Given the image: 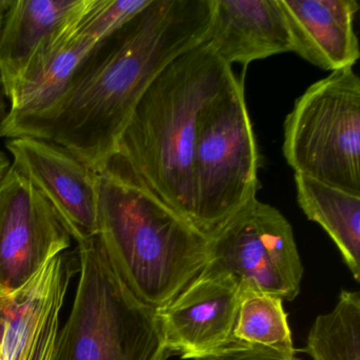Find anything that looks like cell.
<instances>
[{
  "label": "cell",
  "instance_id": "1",
  "mask_svg": "<svg viewBox=\"0 0 360 360\" xmlns=\"http://www.w3.org/2000/svg\"><path fill=\"white\" fill-rule=\"evenodd\" d=\"M212 18V0H151L92 52L53 104L7 115L0 139L56 143L101 174L147 88L174 58L206 41Z\"/></svg>",
  "mask_w": 360,
  "mask_h": 360
},
{
  "label": "cell",
  "instance_id": "2",
  "mask_svg": "<svg viewBox=\"0 0 360 360\" xmlns=\"http://www.w3.org/2000/svg\"><path fill=\"white\" fill-rule=\"evenodd\" d=\"M235 77L207 41L187 50L147 88L117 145L113 160L191 223L195 142L208 109Z\"/></svg>",
  "mask_w": 360,
  "mask_h": 360
},
{
  "label": "cell",
  "instance_id": "3",
  "mask_svg": "<svg viewBox=\"0 0 360 360\" xmlns=\"http://www.w3.org/2000/svg\"><path fill=\"white\" fill-rule=\"evenodd\" d=\"M98 237L122 281L155 311L210 261L207 236L115 160L98 174Z\"/></svg>",
  "mask_w": 360,
  "mask_h": 360
},
{
  "label": "cell",
  "instance_id": "4",
  "mask_svg": "<svg viewBox=\"0 0 360 360\" xmlns=\"http://www.w3.org/2000/svg\"><path fill=\"white\" fill-rule=\"evenodd\" d=\"M79 281L54 360H168L157 311L113 269L98 235L79 242Z\"/></svg>",
  "mask_w": 360,
  "mask_h": 360
},
{
  "label": "cell",
  "instance_id": "5",
  "mask_svg": "<svg viewBox=\"0 0 360 360\" xmlns=\"http://www.w3.org/2000/svg\"><path fill=\"white\" fill-rule=\"evenodd\" d=\"M260 153L246 107L243 83L233 77L208 109L191 176V223L212 236L258 191Z\"/></svg>",
  "mask_w": 360,
  "mask_h": 360
},
{
  "label": "cell",
  "instance_id": "6",
  "mask_svg": "<svg viewBox=\"0 0 360 360\" xmlns=\"http://www.w3.org/2000/svg\"><path fill=\"white\" fill-rule=\"evenodd\" d=\"M283 155L295 174L360 195V79L352 67L297 98L284 122Z\"/></svg>",
  "mask_w": 360,
  "mask_h": 360
},
{
  "label": "cell",
  "instance_id": "7",
  "mask_svg": "<svg viewBox=\"0 0 360 360\" xmlns=\"http://www.w3.org/2000/svg\"><path fill=\"white\" fill-rule=\"evenodd\" d=\"M210 261L235 276L241 285L294 301L300 294L302 261L285 217L254 199L208 237Z\"/></svg>",
  "mask_w": 360,
  "mask_h": 360
},
{
  "label": "cell",
  "instance_id": "8",
  "mask_svg": "<svg viewBox=\"0 0 360 360\" xmlns=\"http://www.w3.org/2000/svg\"><path fill=\"white\" fill-rule=\"evenodd\" d=\"M71 239L51 204L11 164L0 182V295L24 286Z\"/></svg>",
  "mask_w": 360,
  "mask_h": 360
},
{
  "label": "cell",
  "instance_id": "9",
  "mask_svg": "<svg viewBox=\"0 0 360 360\" xmlns=\"http://www.w3.org/2000/svg\"><path fill=\"white\" fill-rule=\"evenodd\" d=\"M240 299L239 279L208 261L180 294L155 311L166 349L193 360L233 342Z\"/></svg>",
  "mask_w": 360,
  "mask_h": 360
},
{
  "label": "cell",
  "instance_id": "10",
  "mask_svg": "<svg viewBox=\"0 0 360 360\" xmlns=\"http://www.w3.org/2000/svg\"><path fill=\"white\" fill-rule=\"evenodd\" d=\"M15 167L48 200L77 243L98 235V174L68 149L41 139H8Z\"/></svg>",
  "mask_w": 360,
  "mask_h": 360
},
{
  "label": "cell",
  "instance_id": "11",
  "mask_svg": "<svg viewBox=\"0 0 360 360\" xmlns=\"http://www.w3.org/2000/svg\"><path fill=\"white\" fill-rule=\"evenodd\" d=\"M73 266L62 252L24 286L0 295V360H54Z\"/></svg>",
  "mask_w": 360,
  "mask_h": 360
},
{
  "label": "cell",
  "instance_id": "12",
  "mask_svg": "<svg viewBox=\"0 0 360 360\" xmlns=\"http://www.w3.org/2000/svg\"><path fill=\"white\" fill-rule=\"evenodd\" d=\"M94 0H13L0 31V85L9 96L31 65L79 28Z\"/></svg>",
  "mask_w": 360,
  "mask_h": 360
},
{
  "label": "cell",
  "instance_id": "13",
  "mask_svg": "<svg viewBox=\"0 0 360 360\" xmlns=\"http://www.w3.org/2000/svg\"><path fill=\"white\" fill-rule=\"evenodd\" d=\"M206 41L231 67L292 52L279 0H212Z\"/></svg>",
  "mask_w": 360,
  "mask_h": 360
},
{
  "label": "cell",
  "instance_id": "14",
  "mask_svg": "<svg viewBox=\"0 0 360 360\" xmlns=\"http://www.w3.org/2000/svg\"><path fill=\"white\" fill-rule=\"evenodd\" d=\"M292 52L323 70L353 68L359 58L356 0H279Z\"/></svg>",
  "mask_w": 360,
  "mask_h": 360
},
{
  "label": "cell",
  "instance_id": "15",
  "mask_svg": "<svg viewBox=\"0 0 360 360\" xmlns=\"http://www.w3.org/2000/svg\"><path fill=\"white\" fill-rule=\"evenodd\" d=\"M102 43L82 34L77 28L44 52L8 96V115H29L53 104L70 87L85 60Z\"/></svg>",
  "mask_w": 360,
  "mask_h": 360
},
{
  "label": "cell",
  "instance_id": "16",
  "mask_svg": "<svg viewBox=\"0 0 360 360\" xmlns=\"http://www.w3.org/2000/svg\"><path fill=\"white\" fill-rule=\"evenodd\" d=\"M297 200L309 221L326 231L357 283L360 282V195L295 174Z\"/></svg>",
  "mask_w": 360,
  "mask_h": 360
},
{
  "label": "cell",
  "instance_id": "17",
  "mask_svg": "<svg viewBox=\"0 0 360 360\" xmlns=\"http://www.w3.org/2000/svg\"><path fill=\"white\" fill-rule=\"evenodd\" d=\"M283 299L250 285H241L233 337L241 342L269 347L292 357L295 349Z\"/></svg>",
  "mask_w": 360,
  "mask_h": 360
},
{
  "label": "cell",
  "instance_id": "18",
  "mask_svg": "<svg viewBox=\"0 0 360 360\" xmlns=\"http://www.w3.org/2000/svg\"><path fill=\"white\" fill-rule=\"evenodd\" d=\"M313 360H360V294L341 290L332 311L311 324L302 349Z\"/></svg>",
  "mask_w": 360,
  "mask_h": 360
},
{
  "label": "cell",
  "instance_id": "19",
  "mask_svg": "<svg viewBox=\"0 0 360 360\" xmlns=\"http://www.w3.org/2000/svg\"><path fill=\"white\" fill-rule=\"evenodd\" d=\"M151 0H94L79 26V32L96 39L106 41L121 30Z\"/></svg>",
  "mask_w": 360,
  "mask_h": 360
},
{
  "label": "cell",
  "instance_id": "20",
  "mask_svg": "<svg viewBox=\"0 0 360 360\" xmlns=\"http://www.w3.org/2000/svg\"><path fill=\"white\" fill-rule=\"evenodd\" d=\"M193 360H303L297 356L288 357L269 347L233 340L219 351Z\"/></svg>",
  "mask_w": 360,
  "mask_h": 360
},
{
  "label": "cell",
  "instance_id": "21",
  "mask_svg": "<svg viewBox=\"0 0 360 360\" xmlns=\"http://www.w3.org/2000/svg\"><path fill=\"white\" fill-rule=\"evenodd\" d=\"M7 101L5 91H4L3 87L0 85V126L4 123L6 117H7L8 113H9Z\"/></svg>",
  "mask_w": 360,
  "mask_h": 360
},
{
  "label": "cell",
  "instance_id": "22",
  "mask_svg": "<svg viewBox=\"0 0 360 360\" xmlns=\"http://www.w3.org/2000/svg\"><path fill=\"white\" fill-rule=\"evenodd\" d=\"M10 167H11L10 160L8 159L7 155L3 151H0V182L3 180Z\"/></svg>",
  "mask_w": 360,
  "mask_h": 360
},
{
  "label": "cell",
  "instance_id": "23",
  "mask_svg": "<svg viewBox=\"0 0 360 360\" xmlns=\"http://www.w3.org/2000/svg\"><path fill=\"white\" fill-rule=\"evenodd\" d=\"M12 4H13V0H0V31L3 28L6 14L9 11Z\"/></svg>",
  "mask_w": 360,
  "mask_h": 360
}]
</instances>
